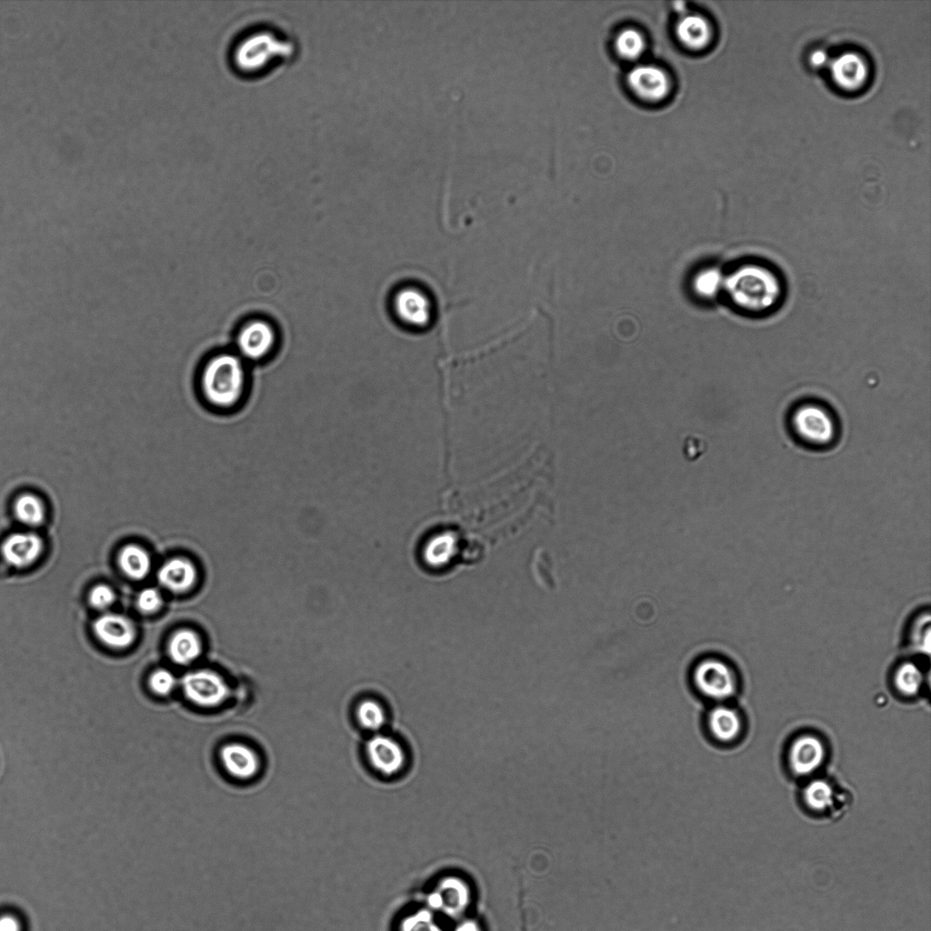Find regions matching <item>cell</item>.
<instances>
[{
  "mask_svg": "<svg viewBox=\"0 0 931 931\" xmlns=\"http://www.w3.org/2000/svg\"><path fill=\"white\" fill-rule=\"evenodd\" d=\"M784 275L773 263L745 257L724 271L721 297L736 314L749 318L767 317L785 303Z\"/></svg>",
  "mask_w": 931,
  "mask_h": 931,
  "instance_id": "6da1fadb",
  "label": "cell"
},
{
  "mask_svg": "<svg viewBox=\"0 0 931 931\" xmlns=\"http://www.w3.org/2000/svg\"><path fill=\"white\" fill-rule=\"evenodd\" d=\"M295 40L271 23H255L236 32L229 41L226 60L239 78L258 80L286 65L296 53Z\"/></svg>",
  "mask_w": 931,
  "mask_h": 931,
  "instance_id": "7a4b0ae2",
  "label": "cell"
},
{
  "mask_svg": "<svg viewBox=\"0 0 931 931\" xmlns=\"http://www.w3.org/2000/svg\"><path fill=\"white\" fill-rule=\"evenodd\" d=\"M247 363L235 351L219 350L205 357L196 373V391L211 413L228 415L240 410L250 393Z\"/></svg>",
  "mask_w": 931,
  "mask_h": 931,
  "instance_id": "3957f363",
  "label": "cell"
},
{
  "mask_svg": "<svg viewBox=\"0 0 931 931\" xmlns=\"http://www.w3.org/2000/svg\"><path fill=\"white\" fill-rule=\"evenodd\" d=\"M790 425L794 435L802 444L824 447L834 443L837 426L833 414L817 401H804L798 404L790 415Z\"/></svg>",
  "mask_w": 931,
  "mask_h": 931,
  "instance_id": "277c9868",
  "label": "cell"
},
{
  "mask_svg": "<svg viewBox=\"0 0 931 931\" xmlns=\"http://www.w3.org/2000/svg\"><path fill=\"white\" fill-rule=\"evenodd\" d=\"M278 331L274 323L263 316L243 321L235 334V352L247 364L267 360L278 345Z\"/></svg>",
  "mask_w": 931,
  "mask_h": 931,
  "instance_id": "5b68a950",
  "label": "cell"
},
{
  "mask_svg": "<svg viewBox=\"0 0 931 931\" xmlns=\"http://www.w3.org/2000/svg\"><path fill=\"white\" fill-rule=\"evenodd\" d=\"M425 899L426 907L435 915L457 920L470 907L473 891L463 876L448 874L436 880Z\"/></svg>",
  "mask_w": 931,
  "mask_h": 931,
  "instance_id": "8992f818",
  "label": "cell"
},
{
  "mask_svg": "<svg viewBox=\"0 0 931 931\" xmlns=\"http://www.w3.org/2000/svg\"><path fill=\"white\" fill-rule=\"evenodd\" d=\"M692 681L700 695L713 701L727 700L737 690V679L731 666L714 656L697 662L692 672Z\"/></svg>",
  "mask_w": 931,
  "mask_h": 931,
  "instance_id": "52a82bcc",
  "label": "cell"
},
{
  "mask_svg": "<svg viewBox=\"0 0 931 931\" xmlns=\"http://www.w3.org/2000/svg\"><path fill=\"white\" fill-rule=\"evenodd\" d=\"M827 70L831 84L839 91L853 94L863 89L871 74V67L865 54L856 50H846L829 58Z\"/></svg>",
  "mask_w": 931,
  "mask_h": 931,
  "instance_id": "ba28073f",
  "label": "cell"
},
{
  "mask_svg": "<svg viewBox=\"0 0 931 931\" xmlns=\"http://www.w3.org/2000/svg\"><path fill=\"white\" fill-rule=\"evenodd\" d=\"M218 758L224 776L232 782L251 783L262 774L260 756L245 744L233 742L224 745L219 750Z\"/></svg>",
  "mask_w": 931,
  "mask_h": 931,
  "instance_id": "9c48e42d",
  "label": "cell"
},
{
  "mask_svg": "<svg viewBox=\"0 0 931 931\" xmlns=\"http://www.w3.org/2000/svg\"><path fill=\"white\" fill-rule=\"evenodd\" d=\"M181 686L187 699L204 707L220 705L229 693L225 680L215 672L206 669L187 673L183 676Z\"/></svg>",
  "mask_w": 931,
  "mask_h": 931,
  "instance_id": "30bf717a",
  "label": "cell"
},
{
  "mask_svg": "<svg viewBox=\"0 0 931 931\" xmlns=\"http://www.w3.org/2000/svg\"><path fill=\"white\" fill-rule=\"evenodd\" d=\"M365 756L369 767L377 776L390 778L399 776L406 766V755L395 739L377 735L365 745Z\"/></svg>",
  "mask_w": 931,
  "mask_h": 931,
  "instance_id": "8fae6325",
  "label": "cell"
},
{
  "mask_svg": "<svg viewBox=\"0 0 931 931\" xmlns=\"http://www.w3.org/2000/svg\"><path fill=\"white\" fill-rule=\"evenodd\" d=\"M826 749L822 739L814 734L805 733L795 737L787 749V766L797 777H807L815 774L824 764Z\"/></svg>",
  "mask_w": 931,
  "mask_h": 931,
  "instance_id": "7c38bea8",
  "label": "cell"
},
{
  "mask_svg": "<svg viewBox=\"0 0 931 931\" xmlns=\"http://www.w3.org/2000/svg\"><path fill=\"white\" fill-rule=\"evenodd\" d=\"M393 309L398 320L412 328L426 326L432 316V305L425 293L415 286L399 289L393 299Z\"/></svg>",
  "mask_w": 931,
  "mask_h": 931,
  "instance_id": "4fadbf2b",
  "label": "cell"
},
{
  "mask_svg": "<svg viewBox=\"0 0 931 931\" xmlns=\"http://www.w3.org/2000/svg\"><path fill=\"white\" fill-rule=\"evenodd\" d=\"M627 84L636 95L649 102L663 100L670 89L666 72L654 65L633 67L627 75Z\"/></svg>",
  "mask_w": 931,
  "mask_h": 931,
  "instance_id": "5bb4252c",
  "label": "cell"
},
{
  "mask_svg": "<svg viewBox=\"0 0 931 931\" xmlns=\"http://www.w3.org/2000/svg\"><path fill=\"white\" fill-rule=\"evenodd\" d=\"M706 726L713 742L728 746L736 742L742 735L743 721L735 708L717 705L708 712Z\"/></svg>",
  "mask_w": 931,
  "mask_h": 931,
  "instance_id": "9a60e30c",
  "label": "cell"
},
{
  "mask_svg": "<svg viewBox=\"0 0 931 931\" xmlns=\"http://www.w3.org/2000/svg\"><path fill=\"white\" fill-rule=\"evenodd\" d=\"M93 631L103 644L113 648L128 647L135 638L133 623L125 616L114 613L98 616L93 623Z\"/></svg>",
  "mask_w": 931,
  "mask_h": 931,
  "instance_id": "2e32d148",
  "label": "cell"
},
{
  "mask_svg": "<svg viewBox=\"0 0 931 931\" xmlns=\"http://www.w3.org/2000/svg\"><path fill=\"white\" fill-rule=\"evenodd\" d=\"M43 542L33 533H15L8 536L2 544L1 553L5 561L17 568L32 565L41 555Z\"/></svg>",
  "mask_w": 931,
  "mask_h": 931,
  "instance_id": "e0dca14e",
  "label": "cell"
},
{
  "mask_svg": "<svg viewBox=\"0 0 931 931\" xmlns=\"http://www.w3.org/2000/svg\"><path fill=\"white\" fill-rule=\"evenodd\" d=\"M197 578L195 565L188 558L175 556L165 561L157 572L159 583L172 592L189 590Z\"/></svg>",
  "mask_w": 931,
  "mask_h": 931,
  "instance_id": "ac0fdd59",
  "label": "cell"
},
{
  "mask_svg": "<svg viewBox=\"0 0 931 931\" xmlns=\"http://www.w3.org/2000/svg\"><path fill=\"white\" fill-rule=\"evenodd\" d=\"M678 40L686 47L699 50L706 47L712 37L709 22L697 14H685L676 24Z\"/></svg>",
  "mask_w": 931,
  "mask_h": 931,
  "instance_id": "d6986e66",
  "label": "cell"
},
{
  "mask_svg": "<svg viewBox=\"0 0 931 931\" xmlns=\"http://www.w3.org/2000/svg\"><path fill=\"white\" fill-rule=\"evenodd\" d=\"M840 796L829 780L816 778L809 781L804 787L802 800L808 810L826 813L833 810L840 802Z\"/></svg>",
  "mask_w": 931,
  "mask_h": 931,
  "instance_id": "ffe728a7",
  "label": "cell"
},
{
  "mask_svg": "<svg viewBox=\"0 0 931 931\" xmlns=\"http://www.w3.org/2000/svg\"><path fill=\"white\" fill-rule=\"evenodd\" d=\"M170 658L177 665H188L195 661L202 651L198 636L189 629L176 631L170 638L168 646Z\"/></svg>",
  "mask_w": 931,
  "mask_h": 931,
  "instance_id": "44dd1931",
  "label": "cell"
},
{
  "mask_svg": "<svg viewBox=\"0 0 931 931\" xmlns=\"http://www.w3.org/2000/svg\"><path fill=\"white\" fill-rule=\"evenodd\" d=\"M724 271L716 265H708L696 272L692 281L694 294L706 302H712L722 295Z\"/></svg>",
  "mask_w": 931,
  "mask_h": 931,
  "instance_id": "7402d4cb",
  "label": "cell"
},
{
  "mask_svg": "<svg viewBox=\"0 0 931 931\" xmlns=\"http://www.w3.org/2000/svg\"><path fill=\"white\" fill-rule=\"evenodd\" d=\"M121 570L130 578L141 580L150 571L151 560L147 552L136 545L123 547L118 556Z\"/></svg>",
  "mask_w": 931,
  "mask_h": 931,
  "instance_id": "603a6c76",
  "label": "cell"
},
{
  "mask_svg": "<svg viewBox=\"0 0 931 931\" xmlns=\"http://www.w3.org/2000/svg\"><path fill=\"white\" fill-rule=\"evenodd\" d=\"M924 676L920 668L913 662H904L897 666L893 676V683L897 693L906 697L917 695L923 686Z\"/></svg>",
  "mask_w": 931,
  "mask_h": 931,
  "instance_id": "cb8c5ba5",
  "label": "cell"
},
{
  "mask_svg": "<svg viewBox=\"0 0 931 931\" xmlns=\"http://www.w3.org/2000/svg\"><path fill=\"white\" fill-rule=\"evenodd\" d=\"M395 931H446L438 916L427 907L407 912L398 921Z\"/></svg>",
  "mask_w": 931,
  "mask_h": 931,
  "instance_id": "d4e9b609",
  "label": "cell"
},
{
  "mask_svg": "<svg viewBox=\"0 0 931 931\" xmlns=\"http://www.w3.org/2000/svg\"><path fill=\"white\" fill-rule=\"evenodd\" d=\"M14 512L19 522L28 526H36L45 519V508L38 497L25 494L15 502Z\"/></svg>",
  "mask_w": 931,
  "mask_h": 931,
  "instance_id": "484cf974",
  "label": "cell"
},
{
  "mask_svg": "<svg viewBox=\"0 0 931 931\" xmlns=\"http://www.w3.org/2000/svg\"><path fill=\"white\" fill-rule=\"evenodd\" d=\"M615 45L618 55L624 59L636 60L644 53L646 40L639 31L626 28L616 35Z\"/></svg>",
  "mask_w": 931,
  "mask_h": 931,
  "instance_id": "4316f807",
  "label": "cell"
},
{
  "mask_svg": "<svg viewBox=\"0 0 931 931\" xmlns=\"http://www.w3.org/2000/svg\"><path fill=\"white\" fill-rule=\"evenodd\" d=\"M930 616L928 613L920 615L913 625L911 644L913 648L928 656L930 654Z\"/></svg>",
  "mask_w": 931,
  "mask_h": 931,
  "instance_id": "83f0119b",
  "label": "cell"
},
{
  "mask_svg": "<svg viewBox=\"0 0 931 931\" xmlns=\"http://www.w3.org/2000/svg\"><path fill=\"white\" fill-rule=\"evenodd\" d=\"M360 724L369 730H376L385 723V712L382 706L373 700L362 702L356 711Z\"/></svg>",
  "mask_w": 931,
  "mask_h": 931,
  "instance_id": "f1b7e54d",
  "label": "cell"
},
{
  "mask_svg": "<svg viewBox=\"0 0 931 931\" xmlns=\"http://www.w3.org/2000/svg\"><path fill=\"white\" fill-rule=\"evenodd\" d=\"M175 677L166 669L155 670L149 678L150 688L157 695H168L175 686Z\"/></svg>",
  "mask_w": 931,
  "mask_h": 931,
  "instance_id": "f546056e",
  "label": "cell"
},
{
  "mask_svg": "<svg viewBox=\"0 0 931 931\" xmlns=\"http://www.w3.org/2000/svg\"><path fill=\"white\" fill-rule=\"evenodd\" d=\"M161 605V595L158 590L153 587H147L141 590L136 597V606L138 609L145 614H150L157 611Z\"/></svg>",
  "mask_w": 931,
  "mask_h": 931,
  "instance_id": "4dcf8cb0",
  "label": "cell"
},
{
  "mask_svg": "<svg viewBox=\"0 0 931 931\" xmlns=\"http://www.w3.org/2000/svg\"><path fill=\"white\" fill-rule=\"evenodd\" d=\"M115 593L108 586L97 585L92 588L88 595L90 605L99 610L109 607L115 601Z\"/></svg>",
  "mask_w": 931,
  "mask_h": 931,
  "instance_id": "1f68e13d",
  "label": "cell"
},
{
  "mask_svg": "<svg viewBox=\"0 0 931 931\" xmlns=\"http://www.w3.org/2000/svg\"><path fill=\"white\" fill-rule=\"evenodd\" d=\"M0 931H23V924L17 916L5 913L0 916Z\"/></svg>",
  "mask_w": 931,
  "mask_h": 931,
  "instance_id": "d6a6232c",
  "label": "cell"
},
{
  "mask_svg": "<svg viewBox=\"0 0 931 931\" xmlns=\"http://www.w3.org/2000/svg\"><path fill=\"white\" fill-rule=\"evenodd\" d=\"M829 58L828 54L822 48H816L812 50L807 56L808 65L814 69H819L826 66Z\"/></svg>",
  "mask_w": 931,
  "mask_h": 931,
  "instance_id": "836d02e7",
  "label": "cell"
},
{
  "mask_svg": "<svg viewBox=\"0 0 931 931\" xmlns=\"http://www.w3.org/2000/svg\"><path fill=\"white\" fill-rule=\"evenodd\" d=\"M453 931H482V927L478 921L465 916L457 919Z\"/></svg>",
  "mask_w": 931,
  "mask_h": 931,
  "instance_id": "e575fe53",
  "label": "cell"
}]
</instances>
